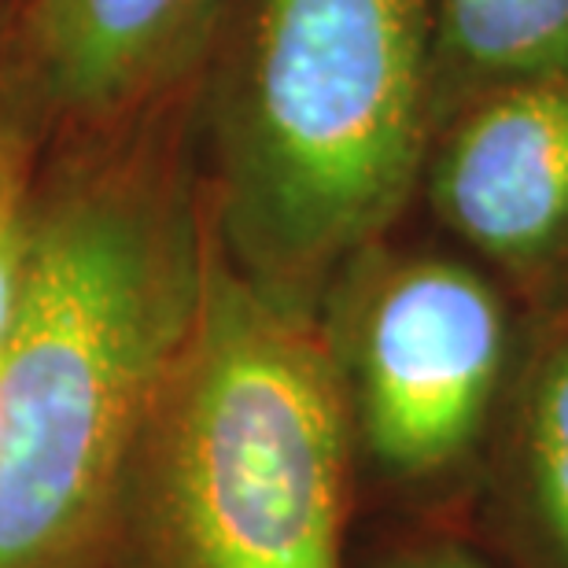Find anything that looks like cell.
<instances>
[{"mask_svg":"<svg viewBox=\"0 0 568 568\" xmlns=\"http://www.w3.org/2000/svg\"><path fill=\"white\" fill-rule=\"evenodd\" d=\"M568 74V0H432V126L503 82Z\"/></svg>","mask_w":568,"mask_h":568,"instance_id":"obj_8","label":"cell"},{"mask_svg":"<svg viewBox=\"0 0 568 568\" xmlns=\"http://www.w3.org/2000/svg\"><path fill=\"white\" fill-rule=\"evenodd\" d=\"M417 203L525 314L565 306L568 74L503 82L454 104L432 126Z\"/></svg>","mask_w":568,"mask_h":568,"instance_id":"obj_5","label":"cell"},{"mask_svg":"<svg viewBox=\"0 0 568 568\" xmlns=\"http://www.w3.org/2000/svg\"><path fill=\"white\" fill-rule=\"evenodd\" d=\"M355 436L317 314L230 266L211 233L196 325L141 465L152 568H344Z\"/></svg>","mask_w":568,"mask_h":568,"instance_id":"obj_3","label":"cell"},{"mask_svg":"<svg viewBox=\"0 0 568 568\" xmlns=\"http://www.w3.org/2000/svg\"><path fill=\"white\" fill-rule=\"evenodd\" d=\"M0 8H4V0H0Z\"/></svg>","mask_w":568,"mask_h":568,"instance_id":"obj_10","label":"cell"},{"mask_svg":"<svg viewBox=\"0 0 568 568\" xmlns=\"http://www.w3.org/2000/svg\"><path fill=\"white\" fill-rule=\"evenodd\" d=\"M219 0H4L0 111L41 148L189 89Z\"/></svg>","mask_w":568,"mask_h":568,"instance_id":"obj_6","label":"cell"},{"mask_svg":"<svg viewBox=\"0 0 568 568\" xmlns=\"http://www.w3.org/2000/svg\"><path fill=\"white\" fill-rule=\"evenodd\" d=\"M392 236L328 281L317 325L355 450L392 484L443 491L480 480L528 314L458 247Z\"/></svg>","mask_w":568,"mask_h":568,"instance_id":"obj_4","label":"cell"},{"mask_svg":"<svg viewBox=\"0 0 568 568\" xmlns=\"http://www.w3.org/2000/svg\"><path fill=\"white\" fill-rule=\"evenodd\" d=\"M189 122L214 244L317 314L328 281L417 203L432 0H219Z\"/></svg>","mask_w":568,"mask_h":568,"instance_id":"obj_2","label":"cell"},{"mask_svg":"<svg viewBox=\"0 0 568 568\" xmlns=\"http://www.w3.org/2000/svg\"><path fill=\"white\" fill-rule=\"evenodd\" d=\"M480 484L520 568H568V303L528 314Z\"/></svg>","mask_w":568,"mask_h":568,"instance_id":"obj_7","label":"cell"},{"mask_svg":"<svg viewBox=\"0 0 568 568\" xmlns=\"http://www.w3.org/2000/svg\"><path fill=\"white\" fill-rule=\"evenodd\" d=\"M60 144V163L33 166L0 344V568H55L93 531L211 266L189 89Z\"/></svg>","mask_w":568,"mask_h":568,"instance_id":"obj_1","label":"cell"},{"mask_svg":"<svg viewBox=\"0 0 568 568\" xmlns=\"http://www.w3.org/2000/svg\"><path fill=\"white\" fill-rule=\"evenodd\" d=\"M381 568H491V565H487L480 554H473L469 547H462V542L436 539V542H422V547L399 550Z\"/></svg>","mask_w":568,"mask_h":568,"instance_id":"obj_9","label":"cell"}]
</instances>
